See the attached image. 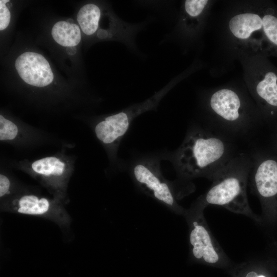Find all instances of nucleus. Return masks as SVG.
Returning a JSON list of instances; mask_svg holds the SVG:
<instances>
[{"instance_id":"nucleus-15","label":"nucleus","mask_w":277,"mask_h":277,"mask_svg":"<svg viewBox=\"0 0 277 277\" xmlns=\"http://www.w3.org/2000/svg\"><path fill=\"white\" fill-rule=\"evenodd\" d=\"M49 207V202L46 199H39L35 195H27L19 200L17 211L24 214L39 215L47 212Z\"/></svg>"},{"instance_id":"nucleus-9","label":"nucleus","mask_w":277,"mask_h":277,"mask_svg":"<svg viewBox=\"0 0 277 277\" xmlns=\"http://www.w3.org/2000/svg\"><path fill=\"white\" fill-rule=\"evenodd\" d=\"M214 0H186L183 3L181 16V31L185 41L198 39L207 23Z\"/></svg>"},{"instance_id":"nucleus-12","label":"nucleus","mask_w":277,"mask_h":277,"mask_svg":"<svg viewBox=\"0 0 277 277\" xmlns=\"http://www.w3.org/2000/svg\"><path fill=\"white\" fill-rule=\"evenodd\" d=\"M266 54L277 55V7L272 3L259 1Z\"/></svg>"},{"instance_id":"nucleus-19","label":"nucleus","mask_w":277,"mask_h":277,"mask_svg":"<svg viewBox=\"0 0 277 277\" xmlns=\"http://www.w3.org/2000/svg\"><path fill=\"white\" fill-rule=\"evenodd\" d=\"M9 179L3 174L0 175V196L2 197L7 194L10 188Z\"/></svg>"},{"instance_id":"nucleus-8","label":"nucleus","mask_w":277,"mask_h":277,"mask_svg":"<svg viewBox=\"0 0 277 277\" xmlns=\"http://www.w3.org/2000/svg\"><path fill=\"white\" fill-rule=\"evenodd\" d=\"M203 209L192 206L185 216L189 225V243L191 254L199 260L215 264L222 253L216 246L203 215Z\"/></svg>"},{"instance_id":"nucleus-6","label":"nucleus","mask_w":277,"mask_h":277,"mask_svg":"<svg viewBox=\"0 0 277 277\" xmlns=\"http://www.w3.org/2000/svg\"><path fill=\"white\" fill-rule=\"evenodd\" d=\"M131 172L134 182L143 191L175 213L185 215L187 210L177 203L170 184L161 173L157 159L144 157L136 161Z\"/></svg>"},{"instance_id":"nucleus-2","label":"nucleus","mask_w":277,"mask_h":277,"mask_svg":"<svg viewBox=\"0 0 277 277\" xmlns=\"http://www.w3.org/2000/svg\"><path fill=\"white\" fill-rule=\"evenodd\" d=\"M202 107L207 128L230 140L247 134L262 117L243 78L205 90Z\"/></svg>"},{"instance_id":"nucleus-3","label":"nucleus","mask_w":277,"mask_h":277,"mask_svg":"<svg viewBox=\"0 0 277 277\" xmlns=\"http://www.w3.org/2000/svg\"><path fill=\"white\" fill-rule=\"evenodd\" d=\"M231 140L207 127L192 126L171 160L180 177L212 181L238 154Z\"/></svg>"},{"instance_id":"nucleus-13","label":"nucleus","mask_w":277,"mask_h":277,"mask_svg":"<svg viewBox=\"0 0 277 277\" xmlns=\"http://www.w3.org/2000/svg\"><path fill=\"white\" fill-rule=\"evenodd\" d=\"M51 35L57 43L67 47L76 46L81 39L79 27L66 21L55 23L52 27Z\"/></svg>"},{"instance_id":"nucleus-5","label":"nucleus","mask_w":277,"mask_h":277,"mask_svg":"<svg viewBox=\"0 0 277 277\" xmlns=\"http://www.w3.org/2000/svg\"><path fill=\"white\" fill-rule=\"evenodd\" d=\"M239 62L244 82L262 116L274 115L277 112V68L262 54Z\"/></svg>"},{"instance_id":"nucleus-1","label":"nucleus","mask_w":277,"mask_h":277,"mask_svg":"<svg viewBox=\"0 0 277 277\" xmlns=\"http://www.w3.org/2000/svg\"><path fill=\"white\" fill-rule=\"evenodd\" d=\"M222 5L215 21V63L212 74L225 73L234 63L257 54L266 46L259 1L230 0Z\"/></svg>"},{"instance_id":"nucleus-14","label":"nucleus","mask_w":277,"mask_h":277,"mask_svg":"<svg viewBox=\"0 0 277 277\" xmlns=\"http://www.w3.org/2000/svg\"><path fill=\"white\" fill-rule=\"evenodd\" d=\"M101 17V10L93 4L83 6L77 14V20L83 32L92 35L97 30Z\"/></svg>"},{"instance_id":"nucleus-17","label":"nucleus","mask_w":277,"mask_h":277,"mask_svg":"<svg viewBox=\"0 0 277 277\" xmlns=\"http://www.w3.org/2000/svg\"><path fill=\"white\" fill-rule=\"evenodd\" d=\"M18 132L17 126L11 121L0 115V140H10L15 137Z\"/></svg>"},{"instance_id":"nucleus-20","label":"nucleus","mask_w":277,"mask_h":277,"mask_svg":"<svg viewBox=\"0 0 277 277\" xmlns=\"http://www.w3.org/2000/svg\"><path fill=\"white\" fill-rule=\"evenodd\" d=\"M67 53L70 55L74 54L76 52V49L74 47H68L67 49Z\"/></svg>"},{"instance_id":"nucleus-11","label":"nucleus","mask_w":277,"mask_h":277,"mask_svg":"<svg viewBox=\"0 0 277 277\" xmlns=\"http://www.w3.org/2000/svg\"><path fill=\"white\" fill-rule=\"evenodd\" d=\"M15 67L22 79L30 85L42 87L53 81L54 75L48 62L37 53H23L16 58Z\"/></svg>"},{"instance_id":"nucleus-18","label":"nucleus","mask_w":277,"mask_h":277,"mask_svg":"<svg viewBox=\"0 0 277 277\" xmlns=\"http://www.w3.org/2000/svg\"><path fill=\"white\" fill-rule=\"evenodd\" d=\"M9 0L0 1V30L5 29L9 25L10 21V13L6 4Z\"/></svg>"},{"instance_id":"nucleus-4","label":"nucleus","mask_w":277,"mask_h":277,"mask_svg":"<svg viewBox=\"0 0 277 277\" xmlns=\"http://www.w3.org/2000/svg\"><path fill=\"white\" fill-rule=\"evenodd\" d=\"M252 164L251 155L238 153L215 176L209 189L197 199L193 206L203 209L208 205L220 206L257 221L250 207L247 195Z\"/></svg>"},{"instance_id":"nucleus-7","label":"nucleus","mask_w":277,"mask_h":277,"mask_svg":"<svg viewBox=\"0 0 277 277\" xmlns=\"http://www.w3.org/2000/svg\"><path fill=\"white\" fill-rule=\"evenodd\" d=\"M166 92L163 90L145 102L106 117L95 126L96 137L106 145L118 143L128 130L133 120L142 113L154 108Z\"/></svg>"},{"instance_id":"nucleus-16","label":"nucleus","mask_w":277,"mask_h":277,"mask_svg":"<svg viewBox=\"0 0 277 277\" xmlns=\"http://www.w3.org/2000/svg\"><path fill=\"white\" fill-rule=\"evenodd\" d=\"M31 167L38 174L60 175L64 171L65 164L55 157H47L34 162Z\"/></svg>"},{"instance_id":"nucleus-10","label":"nucleus","mask_w":277,"mask_h":277,"mask_svg":"<svg viewBox=\"0 0 277 277\" xmlns=\"http://www.w3.org/2000/svg\"><path fill=\"white\" fill-rule=\"evenodd\" d=\"M251 156L252 164L249 178L252 190L262 200L275 197L277 196V161L258 154Z\"/></svg>"},{"instance_id":"nucleus-21","label":"nucleus","mask_w":277,"mask_h":277,"mask_svg":"<svg viewBox=\"0 0 277 277\" xmlns=\"http://www.w3.org/2000/svg\"><path fill=\"white\" fill-rule=\"evenodd\" d=\"M258 277H265V276L262 275H258Z\"/></svg>"}]
</instances>
